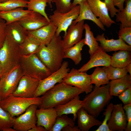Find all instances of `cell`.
I'll return each instance as SVG.
<instances>
[{"label":"cell","mask_w":131,"mask_h":131,"mask_svg":"<svg viewBox=\"0 0 131 131\" xmlns=\"http://www.w3.org/2000/svg\"><path fill=\"white\" fill-rule=\"evenodd\" d=\"M21 56L19 45L7 35L0 49V65L2 76L20 64Z\"/></svg>","instance_id":"277c9868"},{"label":"cell","mask_w":131,"mask_h":131,"mask_svg":"<svg viewBox=\"0 0 131 131\" xmlns=\"http://www.w3.org/2000/svg\"><path fill=\"white\" fill-rule=\"evenodd\" d=\"M78 126L81 131H88L92 127L99 126L102 122L89 114L83 107L77 113Z\"/></svg>","instance_id":"7402d4cb"},{"label":"cell","mask_w":131,"mask_h":131,"mask_svg":"<svg viewBox=\"0 0 131 131\" xmlns=\"http://www.w3.org/2000/svg\"><path fill=\"white\" fill-rule=\"evenodd\" d=\"M6 31L7 35L19 45L24 41L28 34V31L18 21L7 25Z\"/></svg>","instance_id":"603a6c76"},{"label":"cell","mask_w":131,"mask_h":131,"mask_svg":"<svg viewBox=\"0 0 131 131\" xmlns=\"http://www.w3.org/2000/svg\"><path fill=\"white\" fill-rule=\"evenodd\" d=\"M127 121L125 131H131V103L124 104L123 106Z\"/></svg>","instance_id":"60d3db41"},{"label":"cell","mask_w":131,"mask_h":131,"mask_svg":"<svg viewBox=\"0 0 131 131\" xmlns=\"http://www.w3.org/2000/svg\"><path fill=\"white\" fill-rule=\"evenodd\" d=\"M79 5L80 7L79 14L77 18L73 21L72 23L76 24L79 22L85 20H89L93 22L102 30H106L104 26L91 10L87 1L82 2Z\"/></svg>","instance_id":"cb8c5ba5"},{"label":"cell","mask_w":131,"mask_h":131,"mask_svg":"<svg viewBox=\"0 0 131 131\" xmlns=\"http://www.w3.org/2000/svg\"></svg>","instance_id":"11a10c76"},{"label":"cell","mask_w":131,"mask_h":131,"mask_svg":"<svg viewBox=\"0 0 131 131\" xmlns=\"http://www.w3.org/2000/svg\"><path fill=\"white\" fill-rule=\"evenodd\" d=\"M109 84L97 87L86 96L83 107L89 114L95 118L98 116L111 99L109 91Z\"/></svg>","instance_id":"3957f363"},{"label":"cell","mask_w":131,"mask_h":131,"mask_svg":"<svg viewBox=\"0 0 131 131\" xmlns=\"http://www.w3.org/2000/svg\"><path fill=\"white\" fill-rule=\"evenodd\" d=\"M5 21L0 17V49L2 47L7 36Z\"/></svg>","instance_id":"b9f144b4"},{"label":"cell","mask_w":131,"mask_h":131,"mask_svg":"<svg viewBox=\"0 0 131 131\" xmlns=\"http://www.w3.org/2000/svg\"><path fill=\"white\" fill-rule=\"evenodd\" d=\"M41 102L40 97L26 98L11 95L0 100V106L12 117H15L23 113L32 105L36 104L38 106Z\"/></svg>","instance_id":"5b68a950"},{"label":"cell","mask_w":131,"mask_h":131,"mask_svg":"<svg viewBox=\"0 0 131 131\" xmlns=\"http://www.w3.org/2000/svg\"><path fill=\"white\" fill-rule=\"evenodd\" d=\"M20 64L24 74L39 81L47 77L52 73L35 54L21 56Z\"/></svg>","instance_id":"8992f818"},{"label":"cell","mask_w":131,"mask_h":131,"mask_svg":"<svg viewBox=\"0 0 131 131\" xmlns=\"http://www.w3.org/2000/svg\"><path fill=\"white\" fill-rule=\"evenodd\" d=\"M40 44L33 37L28 34L24 41L19 45L21 56H26L35 54Z\"/></svg>","instance_id":"f1b7e54d"},{"label":"cell","mask_w":131,"mask_h":131,"mask_svg":"<svg viewBox=\"0 0 131 131\" xmlns=\"http://www.w3.org/2000/svg\"><path fill=\"white\" fill-rule=\"evenodd\" d=\"M14 118L0 106V131L7 127H13Z\"/></svg>","instance_id":"8d00e7d4"},{"label":"cell","mask_w":131,"mask_h":131,"mask_svg":"<svg viewBox=\"0 0 131 131\" xmlns=\"http://www.w3.org/2000/svg\"><path fill=\"white\" fill-rule=\"evenodd\" d=\"M29 131H47L43 127L41 126H35L29 130Z\"/></svg>","instance_id":"7dc6e473"},{"label":"cell","mask_w":131,"mask_h":131,"mask_svg":"<svg viewBox=\"0 0 131 131\" xmlns=\"http://www.w3.org/2000/svg\"><path fill=\"white\" fill-rule=\"evenodd\" d=\"M125 0H113L114 6L117 7L120 11L123 8Z\"/></svg>","instance_id":"f6af8a7d"},{"label":"cell","mask_w":131,"mask_h":131,"mask_svg":"<svg viewBox=\"0 0 131 131\" xmlns=\"http://www.w3.org/2000/svg\"><path fill=\"white\" fill-rule=\"evenodd\" d=\"M18 21L28 31L37 30L50 23L41 14L33 11Z\"/></svg>","instance_id":"ac0fdd59"},{"label":"cell","mask_w":131,"mask_h":131,"mask_svg":"<svg viewBox=\"0 0 131 131\" xmlns=\"http://www.w3.org/2000/svg\"><path fill=\"white\" fill-rule=\"evenodd\" d=\"M2 131H16L13 127H8L3 129Z\"/></svg>","instance_id":"f907efd6"},{"label":"cell","mask_w":131,"mask_h":131,"mask_svg":"<svg viewBox=\"0 0 131 131\" xmlns=\"http://www.w3.org/2000/svg\"><path fill=\"white\" fill-rule=\"evenodd\" d=\"M84 28L85 31L84 44L89 47V52L90 57L98 50L99 46L90 26L87 24H84Z\"/></svg>","instance_id":"1f68e13d"},{"label":"cell","mask_w":131,"mask_h":131,"mask_svg":"<svg viewBox=\"0 0 131 131\" xmlns=\"http://www.w3.org/2000/svg\"><path fill=\"white\" fill-rule=\"evenodd\" d=\"M104 2L106 5L111 17H114L120 10L114 6L113 0H104Z\"/></svg>","instance_id":"ee69618b"},{"label":"cell","mask_w":131,"mask_h":131,"mask_svg":"<svg viewBox=\"0 0 131 131\" xmlns=\"http://www.w3.org/2000/svg\"><path fill=\"white\" fill-rule=\"evenodd\" d=\"M118 35L127 44L131 46V27H120Z\"/></svg>","instance_id":"ab89813d"},{"label":"cell","mask_w":131,"mask_h":131,"mask_svg":"<svg viewBox=\"0 0 131 131\" xmlns=\"http://www.w3.org/2000/svg\"><path fill=\"white\" fill-rule=\"evenodd\" d=\"M84 21H82L76 24L72 23L69 26L62 40L65 49L73 46L81 40L84 29Z\"/></svg>","instance_id":"9a60e30c"},{"label":"cell","mask_w":131,"mask_h":131,"mask_svg":"<svg viewBox=\"0 0 131 131\" xmlns=\"http://www.w3.org/2000/svg\"><path fill=\"white\" fill-rule=\"evenodd\" d=\"M71 0H51L52 3H54L57 11L61 13H65L70 10L72 7Z\"/></svg>","instance_id":"f35d334b"},{"label":"cell","mask_w":131,"mask_h":131,"mask_svg":"<svg viewBox=\"0 0 131 131\" xmlns=\"http://www.w3.org/2000/svg\"><path fill=\"white\" fill-rule=\"evenodd\" d=\"M125 7L115 16L116 21L121 23L120 27H131V0H125Z\"/></svg>","instance_id":"f546056e"},{"label":"cell","mask_w":131,"mask_h":131,"mask_svg":"<svg viewBox=\"0 0 131 131\" xmlns=\"http://www.w3.org/2000/svg\"><path fill=\"white\" fill-rule=\"evenodd\" d=\"M118 96L124 105L131 103V87L122 92Z\"/></svg>","instance_id":"7bdbcfd3"},{"label":"cell","mask_w":131,"mask_h":131,"mask_svg":"<svg viewBox=\"0 0 131 131\" xmlns=\"http://www.w3.org/2000/svg\"><path fill=\"white\" fill-rule=\"evenodd\" d=\"M83 92L78 88L62 82L56 84L41 97L39 108H54L64 104Z\"/></svg>","instance_id":"7a4b0ae2"},{"label":"cell","mask_w":131,"mask_h":131,"mask_svg":"<svg viewBox=\"0 0 131 131\" xmlns=\"http://www.w3.org/2000/svg\"><path fill=\"white\" fill-rule=\"evenodd\" d=\"M38 107L36 104L32 105L23 113L14 118L13 128L16 131H29L36 125V112Z\"/></svg>","instance_id":"8fae6325"},{"label":"cell","mask_w":131,"mask_h":131,"mask_svg":"<svg viewBox=\"0 0 131 131\" xmlns=\"http://www.w3.org/2000/svg\"><path fill=\"white\" fill-rule=\"evenodd\" d=\"M84 45L83 38L73 46L65 49L64 58L71 59L75 65L79 64L82 59L81 52Z\"/></svg>","instance_id":"83f0119b"},{"label":"cell","mask_w":131,"mask_h":131,"mask_svg":"<svg viewBox=\"0 0 131 131\" xmlns=\"http://www.w3.org/2000/svg\"><path fill=\"white\" fill-rule=\"evenodd\" d=\"M95 38L100 43L99 46L106 52L122 50L131 51V46L127 44L120 38L117 40L106 39L104 34L102 33L98 35Z\"/></svg>","instance_id":"d6986e66"},{"label":"cell","mask_w":131,"mask_h":131,"mask_svg":"<svg viewBox=\"0 0 131 131\" xmlns=\"http://www.w3.org/2000/svg\"><path fill=\"white\" fill-rule=\"evenodd\" d=\"M39 82L37 79L24 74L21 78L16 89L12 95L24 98L33 97Z\"/></svg>","instance_id":"7c38bea8"},{"label":"cell","mask_w":131,"mask_h":131,"mask_svg":"<svg viewBox=\"0 0 131 131\" xmlns=\"http://www.w3.org/2000/svg\"><path fill=\"white\" fill-rule=\"evenodd\" d=\"M87 0H73L72 3V8L74 6L79 5L80 3L84 1H87Z\"/></svg>","instance_id":"c3c4849f"},{"label":"cell","mask_w":131,"mask_h":131,"mask_svg":"<svg viewBox=\"0 0 131 131\" xmlns=\"http://www.w3.org/2000/svg\"><path fill=\"white\" fill-rule=\"evenodd\" d=\"M24 74L19 64L3 75L0 81V100L12 95Z\"/></svg>","instance_id":"52a82bcc"},{"label":"cell","mask_w":131,"mask_h":131,"mask_svg":"<svg viewBox=\"0 0 131 131\" xmlns=\"http://www.w3.org/2000/svg\"><path fill=\"white\" fill-rule=\"evenodd\" d=\"M88 5L91 10L103 25L107 28L111 26L115 22L110 18L109 12L104 2L101 0H87Z\"/></svg>","instance_id":"5bb4252c"},{"label":"cell","mask_w":131,"mask_h":131,"mask_svg":"<svg viewBox=\"0 0 131 131\" xmlns=\"http://www.w3.org/2000/svg\"><path fill=\"white\" fill-rule=\"evenodd\" d=\"M114 104L112 103H109L107 106L103 116H105L104 119L101 124L95 131H111L107 125L108 122L109 120L112 112Z\"/></svg>","instance_id":"74e56055"},{"label":"cell","mask_w":131,"mask_h":131,"mask_svg":"<svg viewBox=\"0 0 131 131\" xmlns=\"http://www.w3.org/2000/svg\"><path fill=\"white\" fill-rule=\"evenodd\" d=\"M83 106V100H80L79 95L66 103L57 106L54 108L57 112V116L63 115L72 114L73 116V119L75 121L77 118L78 111Z\"/></svg>","instance_id":"44dd1931"},{"label":"cell","mask_w":131,"mask_h":131,"mask_svg":"<svg viewBox=\"0 0 131 131\" xmlns=\"http://www.w3.org/2000/svg\"><path fill=\"white\" fill-rule=\"evenodd\" d=\"M80 11V6L77 5L66 12L61 13L55 10L49 16V17L50 21L54 23L57 26L56 33L57 36L60 35L62 31L64 32V36L66 35L68 28L78 17Z\"/></svg>","instance_id":"ba28073f"},{"label":"cell","mask_w":131,"mask_h":131,"mask_svg":"<svg viewBox=\"0 0 131 131\" xmlns=\"http://www.w3.org/2000/svg\"><path fill=\"white\" fill-rule=\"evenodd\" d=\"M48 3L49 6L51 8L52 7V4L51 0H48Z\"/></svg>","instance_id":"816d5d0a"},{"label":"cell","mask_w":131,"mask_h":131,"mask_svg":"<svg viewBox=\"0 0 131 131\" xmlns=\"http://www.w3.org/2000/svg\"><path fill=\"white\" fill-rule=\"evenodd\" d=\"M57 26L50 21L48 24L37 30L28 31V34L33 37L40 45H48L55 35Z\"/></svg>","instance_id":"2e32d148"},{"label":"cell","mask_w":131,"mask_h":131,"mask_svg":"<svg viewBox=\"0 0 131 131\" xmlns=\"http://www.w3.org/2000/svg\"><path fill=\"white\" fill-rule=\"evenodd\" d=\"M2 76V72L1 69L0 65V81Z\"/></svg>","instance_id":"f5cc1de1"},{"label":"cell","mask_w":131,"mask_h":131,"mask_svg":"<svg viewBox=\"0 0 131 131\" xmlns=\"http://www.w3.org/2000/svg\"><path fill=\"white\" fill-rule=\"evenodd\" d=\"M131 63V51L120 50L115 51L111 56L110 65L114 67L123 68Z\"/></svg>","instance_id":"484cf974"},{"label":"cell","mask_w":131,"mask_h":131,"mask_svg":"<svg viewBox=\"0 0 131 131\" xmlns=\"http://www.w3.org/2000/svg\"><path fill=\"white\" fill-rule=\"evenodd\" d=\"M109 84L110 95L111 96H118L126 89L131 87V75L127 74L122 78L111 80Z\"/></svg>","instance_id":"d4e9b609"},{"label":"cell","mask_w":131,"mask_h":131,"mask_svg":"<svg viewBox=\"0 0 131 131\" xmlns=\"http://www.w3.org/2000/svg\"><path fill=\"white\" fill-rule=\"evenodd\" d=\"M36 114L37 119L36 125L42 126L47 131H50L57 116L55 108H39L36 110Z\"/></svg>","instance_id":"ffe728a7"},{"label":"cell","mask_w":131,"mask_h":131,"mask_svg":"<svg viewBox=\"0 0 131 131\" xmlns=\"http://www.w3.org/2000/svg\"><path fill=\"white\" fill-rule=\"evenodd\" d=\"M90 57V60L78 69L79 71L86 72L95 67L110 66L111 56L108 54L100 46L98 50Z\"/></svg>","instance_id":"e0dca14e"},{"label":"cell","mask_w":131,"mask_h":131,"mask_svg":"<svg viewBox=\"0 0 131 131\" xmlns=\"http://www.w3.org/2000/svg\"><path fill=\"white\" fill-rule=\"evenodd\" d=\"M68 125L74 126V121L66 115H62L57 116L50 131H61Z\"/></svg>","instance_id":"836d02e7"},{"label":"cell","mask_w":131,"mask_h":131,"mask_svg":"<svg viewBox=\"0 0 131 131\" xmlns=\"http://www.w3.org/2000/svg\"><path fill=\"white\" fill-rule=\"evenodd\" d=\"M68 63L64 61L60 68L45 79L40 81L34 97H40L53 88L56 84L62 82L64 78L69 71Z\"/></svg>","instance_id":"9c48e42d"},{"label":"cell","mask_w":131,"mask_h":131,"mask_svg":"<svg viewBox=\"0 0 131 131\" xmlns=\"http://www.w3.org/2000/svg\"><path fill=\"white\" fill-rule=\"evenodd\" d=\"M89 75L91 83L94 84L97 87L109 83L110 80L103 67H96L92 73Z\"/></svg>","instance_id":"4dcf8cb0"},{"label":"cell","mask_w":131,"mask_h":131,"mask_svg":"<svg viewBox=\"0 0 131 131\" xmlns=\"http://www.w3.org/2000/svg\"><path fill=\"white\" fill-rule=\"evenodd\" d=\"M65 49L61 36L55 34L48 45H40L35 54L52 73L61 67Z\"/></svg>","instance_id":"6da1fadb"},{"label":"cell","mask_w":131,"mask_h":131,"mask_svg":"<svg viewBox=\"0 0 131 131\" xmlns=\"http://www.w3.org/2000/svg\"><path fill=\"white\" fill-rule=\"evenodd\" d=\"M20 7L7 11H0V17L6 21L7 25L18 21L32 11L25 10Z\"/></svg>","instance_id":"4316f807"},{"label":"cell","mask_w":131,"mask_h":131,"mask_svg":"<svg viewBox=\"0 0 131 131\" xmlns=\"http://www.w3.org/2000/svg\"><path fill=\"white\" fill-rule=\"evenodd\" d=\"M62 82L76 87L86 94L92 90L93 86L91 83L89 75L86 72H80L73 68L64 78Z\"/></svg>","instance_id":"30bf717a"},{"label":"cell","mask_w":131,"mask_h":131,"mask_svg":"<svg viewBox=\"0 0 131 131\" xmlns=\"http://www.w3.org/2000/svg\"><path fill=\"white\" fill-rule=\"evenodd\" d=\"M27 0H8L0 2V11H7L20 7H27Z\"/></svg>","instance_id":"e575fe53"},{"label":"cell","mask_w":131,"mask_h":131,"mask_svg":"<svg viewBox=\"0 0 131 131\" xmlns=\"http://www.w3.org/2000/svg\"><path fill=\"white\" fill-rule=\"evenodd\" d=\"M27 8L28 10L38 13L45 17L49 22L50 21L45 9L48 0H28Z\"/></svg>","instance_id":"d6a6232c"},{"label":"cell","mask_w":131,"mask_h":131,"mask_svg":"<svg viewBox=\"0 0 131 131\" xmlns=\"http://www.w3.org/2000/svg\"><path fill=\"white\" fill-rule=\"evenodd\" d=\"M125 68L128 72L129 73V74L131 75V63L127 65L125 67Z\"/></svg>","instance_id":"681fc988"},{"label":"cell","mask_w":131,"mask_h":131,"mask_svg":"<svg viewBox=\"0 0 131 131\" xmlns=\"http://www.w3.org/2000/svg\"><path fill=\"white\" fill-rule=\"evenodd\" d=\"M62 131H81L78 126H67L63 128Z\"/></svg>","instance_id":"bcb514c9"},{"label":"cell","mask_w":131,"mask_h":131,"mask_svg":"<svg viewBox=\"0 0 131 131\" xmlns=\"http://www.w3.org/2000/svg\"><path fill=\"white\" fill-rule=\"evenodd\" d=\"M8 0H0V2H2Z\"/></svg>","instance_id":"db71d44e"},{"label":"cell","mask_w":131,"mask_h":131,"mask_svg":"<svg viewBox=\"0 0 131 131\" xmlns=\"http://www.w3.org/2000/svg\"><path fill=\"white\" fill-rule=\"evenodd\" d=\"M127 124L126 116L122 104L114 105L111 116L107 123L109 130L111 131H123Z\"/></svg>","instance_id":"4fadbf2b"},{"label":"cell","mask_w":131,"mask_h":131,"mask_svg":"<svg viewBox=\"0 0 131 131\" xmlns=\"http://www.w3.org/2000/svg\"><path fill=\"white\" fill-rule=\"evenodd\" d=\"M106 73L109 80H113L122 78L128 73L125 67L123 68L115 67L110 66L103 67Z\"/></svg>","instance_id":"d590c367"}]
</instances>
